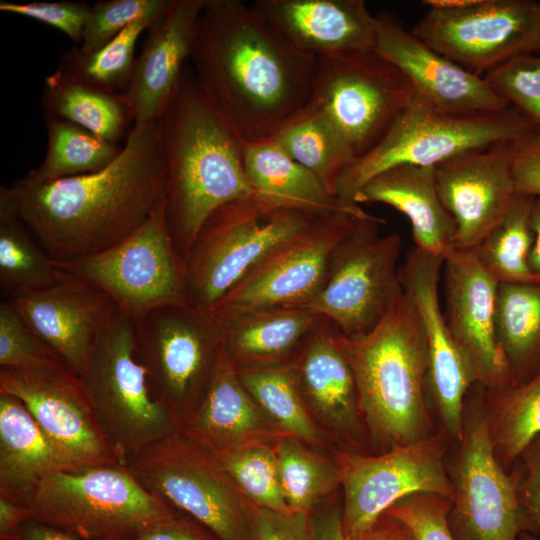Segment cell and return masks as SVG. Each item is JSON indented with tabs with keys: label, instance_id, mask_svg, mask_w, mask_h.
Segmentation results:
<instances>
[{
	"label": "cell",
	"instance_id": "obj_1",
	"mask_svg": "<svg viewBox=\"0 0 540 540\" xmlns=\"http://www.w3.org/2000/svg\"><path fill=\"white\" fill-rule=\"evenodd\" d=\"M190 62L229 126L254 142L273 137L309 107L319 58L295 47L251 4L207 0Z\"/></svg>",
	"mask_w": 540,
	"mask_h": 540
},
{
	"label": "cell",
	"instance_id": "obj_2",
	"mask_svg": "<svg viewBox=\"0 0 540 540\" xmlns=\"http://www.w3.org/2000/svg\"><path fill=\"white\" fill-rule=\"evenodd\" d=\"M167 166L157 123L135 124L118 157L90 174L1 186L17 215L56 262L114 247L148 218L165 195Z\"/></svg>",
	"mask_w": 540,
	"mask_h": 540
},
{
	"label": "cell",
	"instance_id": "obj_3",
	"mask_svg": "<svg viewBox=\"0 0 540 540\" xmlns=\"http://www.w3.org/2000/svg\"><path fill=\"white\" fill-rule=\"evenodd\" d=\"M156 123L167 166V223L186 265L209 216L255 192L245 172L244 141L207 97L191 67L185 66Z\"/></svg>",
	"mask_w": 540,
	"mask_h": 540
},
{
	"label": "cell",
	"instance_id": "obj_4",
	"mask_svg": "<svg viewBox=\"0 0 540 540\" xmlns=\"http://www.w3.org/2000/svg\"><path fill=\"white\" fill-rule=\"evenodd\" d=\"M342 345L354 373L367 437L378 453L436 433L427 397L425 333L406 293L368 334H342Z\"/></svg>",
	"mask_w": 540,
	"mask_h": 540
},
{
	"label": "cell",
	"instance_id": "obj_5",
	"mask_svg": "<svg viewBox=\"0 0 540 540\" xmlns=\"http://www.w3.org/2000/svg\"><path fill=\"white\" fill-rule=\"evenodd\" d=\"M540 128L513 106L492 113L453 115L416 93L380 141L356 158L340 177L336 197L355 203L361 187L380 172L401 164L435 167L461 153L499 142H518Z\"/></svg>",
	"mask_w": 540,
	"mask_h": 540
},
{
	"label": "cell",
	"instance_id": "obj_6",
	"mask_svg": "<svg viewBox=\"0 0 540 540\" xmlns=\"http://www.w3.org/2000/svg\"><path fill=\"white\" fill-rule=\"evenodd\" d=\"M447 460L452 484L448 524L455 540H518L523 532L539 535L521 496V471L497 461L485 408V388L468 391L461 441Z\"/></svg>",
	"mask_w": 540,
	"mask_h": 540
},
{
	"label": "cell",
	"instance_id": "obj_7",
	"mask_svg": "<svg viewBox=\"0 0 540 540\" xmlns=\"http://www.w3.org/2000/svg\"><path fill=\"white\" fill-rule=\"evenodd\" d=\"M80 378L122 465L178 430L156 398L138 355L135 323L118 310L97 336Z\"/></svg>",
	"mask_w": 540,
	"mask_h": 540
},
{
	"label": "cell",
	"instance_id": "obj_8",
	"mask_svg": "<svg viewBox=\"0 0 540 540\" xmlns=\"http://www.w3.org/2000/svg\"><path fill=\"white\" fill-rule=\"evenodd\" d=\"M29 508L33 519L88 540H133L177 513L120 464L52 473L38 484Z\"/></svg>",
	"mask_w": 540,
	"mask_h": 540
},
{
	"label": "cell",
	"instance_id": "obj_9",
	"mask_svg": "<svg viewBox=\"0 0 540 540\" xmlns=\"http://www.w3.org/2000/svg\"><path fill=\"white\" fill-rule=\"evenodd\" d=\"M325 216L275 208L253 195L214 211L186 260L189 305L209 313L260 260Z\"/></svg>",
	"mask_w": 540,
	"mask_h": 540
},
{
	"label": "cell",
	"instance_id": "obj_10",
	"mask_svg": "<svg viewBox=\"0 0 540 540\" xmlns=\"http://www.w3.org/2000/svg\"><path fill=\"white\" fill-rule=\"evenodd\" d=\"M53 262L103 292L134 322L156 308L188 303L186 265L169 231L164 197L142 225L114 247L78 260Z\"/></svg>",
	"mask_w": 540,
	"mask_h": 540
},
{
	"label": "cell",
	"instance_id": "obj_11",
	"mask_svg": "<svg viewBox=\"0 0 540 540\" xmlns=\"http://www.w3.org/2000/svg\"><path fill=\"white\" fill-rule=\"evenodd\" d=\"M385 220L369 215L334 249L326 281L305 308L333 322L348 338L371 332L404 291L398 260L401 236L379 231Z\"/></svg>",
	"mask_w": 540,
	"mask_h": 540
},
{
	"label": "cell",
	"instance_id": "obj_12",
	"mask_svg": "<svg viewBox=\"0 0 540 540\" xmlns=\"http://www.w3.org/2000/svg\"><path fill=\"white\" fill-rule=\"evenodd\" d=\"M125 466L147 490L189 514L218 540H250L248 500L214 455L179 430Z\"/></svg>",
	"mask_w": 540,
	"mask_h": 540
},
{
	"label": "cell",
	"instance_id": "obj_13",
	"mask_svg": "<svg viewBox=\"0 0 540 540\" xmlns=\"http://www.w3.org/2000/svg\"><path fill=\"white\" fill-rule=\"evenodd\" d=\"M411 30L428 46L484 77L509 60L540 51V1L428 0Z\"/></svg>",
	"mask_w": 540,
	"mask_h": 540
},
{
	"label": "cell",
	"instance_id": "obj_14",
	"mask_svg": "<svg viewBox=\"0 0 540 540\" xmlns=\"http://www.w3.org/2000/svg\"><path fill=\"white\" fill-rule=\"evenodd\" d=\"M135 323L138 355L177 429L203 398L222 348V329L187 304L156 308Z\"/></svg>",
	"mask_w": 540,
	"mask_h": 540
},
{
	"label": "cell",
	"instance_id": "obj_15",
	"mask_svg": "<svg viewBox=\"0 0 540 540\" xmlns=\"http://www.w3.org/2000/svg\"><path fill=\"white\" fill-rule=\"evenodd\" d=\"M415 95L408 78L373 50L319 57L308 108L325 117L358 158L380 141Z\"/></svg>",
	"mask_w": 540,
	"mask_h": 540
},
{
	"label": "cell",
	"instance_id": "obj_16",
	"mask_svg": "<svg viewBox=\"0 0 540 540\" xmlns=\"http://www.w3.org/2000/svg\"><path fill=\"white\" fill-rule=\"evenodd\" d=\"M452 442L441 430L419 442L375 455L339 451L346 540H357L397 501L413 493L453 495L447 472Z\"/></svg>",
	"mask_w": 540,
	"mask_h": 540
},
{
	"label": "cell",
	"instance_id": "obj_17",
	"mask_svg": "<svg viewBox=\"0 0 540 540\" xmlns=\"http://www.w3.org/2000/svg\"><path fill=\"white\" fill-rule=\"evenodd\" d=\"M369 215L337 212L319 218L253 266L209 314L224 321L252 311L305 306L323 288L338 243Z\"/></svg>",
	"mask_w": 540,
	"mask_h": 540
},
{
	"label": "cell",
	"instance_id": "obj_18",
	"mask_svg": "<svg viewBox=\"0 0 540 540\" xmlns=\"http://www.w3.org/2000/svg\"><path fill=\"white\" fill-rule=\"evenodd\" d=\"M0 393L18 399L74 469L122 465L107 442L81 378L61 359L0 367Z\"/></svg>",
	"mask_w": 540,
	"mask_h": 540
},
{
	"label": "cell",
	"instance_id": "obj_19",
	"mask_svg": "<svg viewBox=\"0 0 540 540\" xmlns=\"http://www.w3.org/2000/svg\"><path fill=\"white\" fill-rule=\"evenodd\" d=\"M444 258L412 247L399 277L404 293L419 314L427 343V397L443 431L453 444L461 441L465 398L477 383L475 373L455 343L439 303Z\"/></svg>",
	"mask_w": 540,
	"mask_h": 540
},
{
	"label": "cell",
	"instance_id": "obj_20",
	"mask_svg": "<svg viewBox=\"0 0 540 540\" xmlns=\"http://www.w3.org/2000/svg\"><path fill=\"white\" fill-rule=\"evenodd\" d=\"M518 142L470 150L435 166L439 196L456 227L455 249H474L519 195L513 175Z\"/></svg>",
	"mask_w": 540,
	"mask_h": 540
},
{
	"label": "cell",
	"instance_id": "obj_21",
	"mask_svg": "<svg viewBox=\"0 0 540 540\" xmlns=\"http://www.w3.org/2000/svg\"><path fill=\"white\" fill-rule=\"evenodd\" d=\"M443 268L445 320L477 383L491 392L511 386L495 332L499 283L480 264L474 249L452 250Z\"/></svg>",
	"mask_w": 540,
	"mask_h": 540
},
{
	"label": "cell",
	"instance_id": "obj_22",
	"mask_svg": "<svg viewBox=\"0 0 540 540\" xmlns=\"http://www.w3.org/2000/svg\"><path fill=\"white\" fill-rule=\"evenodd\" d=\"M377 20L375 52L397 67L416 93L439 111L472 115L510 106L484 77L440 54L392 16L382 14Z\"/></svg>",
	"mask_w": 540,
	"mask_h": 540
},
{
	"label": "cell",
	"instance_id": "obj_23",
	"mask_svg": "<svg viewBox=\"0 0 540 540\" xmlns=\"http://www.w3.org/2000/svg\"><path fill=\"white\" fill-rule=\"evenodd\" d=\"M289 363L310 413H315L351 450L360 452L367 433L339 328L320 316Z\"/></svg>",
	"mask_w": 540,
	"mask_h": 540
},
{
	"label": "cell",
	"instance_id": "obj_24",
	"mask_svg": "<svg viewBox=\"0 0 540 540\" xmlns=\"http://www.w3.org/2000/svg\"><path fill=\"white\" fill-rule=\"evenodd\" d=\"M9 301L27 326L79 377L97 336L117 311L103 292L62 270L49 287Z\"/></svg>",
	"mask_w": 540,
	"mask_h": 540
},
{
	"label": "cell",
	"instance_id": "obj_25",
	"mask_svg": "<svg viewBox=\"0 0 540 540\" xmlns=\"http://www.w3.org/2000/svg\"><path fill=\"white\" fill-rule=\"evenodd\" d=\"M207 0H172L153 24L123 93L134 125L156 122L172 99L190 60L198 18Z\"/></svg>",
	"mask_w": 540,
	"mask_h": 540
},
{
	"label": "cell",
	"instance_id": "obj_26",
	"mask_svg": "<svg viewBox=\"0 0 540 540\" xmlns=\"http://www.w3.org/2000/svg\"><path fill=\"white\" fill-rule=\"evenodd\" d=\"M251 6L318 58L374 50L378 20L363 0H256Z\"/></svg>",
	"mask_w": 540,
	"mask_h": 540
},
{
	"label": "cell",
	"instance_id": "obj_27",
	"mask_svg": "<svg viewBox=\"0 0 540 540\" xmlns=\"http://www.w3.org/2000/svg\"><path fill=\"white\" fill-rule=\"evenodd\" d=\"M178 430L211 453L285 436L242 385L223 347L203 398Z\"/></svg>",
	"mask_w": 540,
	"mask_h": 540
},
{
	"label": "cell",
	"instance_id": "obj_28",
	"mask_svg": "<svg viewBox=\"0 0 540 540\" xmlns=\"http://www.w3.org/2000/svg\"><path fill=\"white\" fill-rule=\"evenodd\" d=\"M357 205L383 203L405 215L415 247L445 257L455 249V223L438 193L435 167L401 164L368 180L359 190Z\"/></svg>",
	"mask_w": 540,
	"mask_h": 540
},
{
	"label": "cell",
	"instance_id": "obj_29",
	"mask_svg": "<svg viewBox=\"0 0 540 540\" xmlns=\"http://www.w3.org/2000/svg\"><path fill=\"white\" fill-rule=\"evenodd\" d=\"M71 469L25 406L0 393V496L29 507L46 476Z\"/></svg>",
	"mask_w": 540,
	"mask_h": 540
},
{
	"label": "cell",
	"instance_id": "obj_30",
	"mask_svg": "<svg viewBox=\"0 0 540 540\" xmlns=\"http://www.w3.org/2000/svg\"><path fill=\"white\" fill-rule=\"evenodd\" d=\"M244 167L255 195L275 208L317 216L337 212L367 213L361 206L342 204L272 138L244 142Z\"/></svg>",
	"mask_w": 540,
	"mask_h": 540
},
{
	"label": "cell",
	"instance_id": "obj_31",
	"mask_svg": "<svg viewBox=\"0 0 540 540\" xmlns=\"http://www.w3.org/2000/svg\"><path fill=\"white\" fill-rule=\"evenodd\" d=\"M320 316L301 307H279L217 321L222 347L236 370L288 362Z\"/></svg>",
	"mask_w": 540,
	"mask_h": 540
},
{
	"label": "cell",
	"instance_id": "obj_32",
	"mask_svg": "<svg viewBox=\"0 0 540 540\" xmlns=\"http://www.w3.org/2000/svg\"><path fill=\"white\" fill-rule=\"evenodd\" d=\"M495 332L512 385L540 371V281L499 283Z\"/></svg>",
	"mask_w": 540,
	"mask_h": 540
},
{
	"label": "cell",
	"instance_id": "obj_33",
	"mask_svg": "<svg viewBox=\"0 0 540 540\" xmlns=\"http://www.w3.org/2000/svg\"><path fill=\"white\" fill-rule=\"evenodd\" d=\"M44 114L62 119L117 144L134 126L123 94H113L72 81L57 69L44 79Z\"/></svg>",
	"mask_w": 540,
	"mask_h": 540
},
{
	"label": "cell",
	"instance_id": "obj_34",
	"mask_svg": "<svg viewBox=\"0 0 540 540\" xmlns=\"http://www.w3.org/2000/svg\"><path fill=\"white\" fill-rule=\"evenodd\" d=\"M60 275L0 189V288L5 300L45 289Z\"/></svg>",
	"mask_w": 540,
	"mask_h": 540
},
{
	"label": "cell",
	"instance_id": "obj_35",
	"mask_svg": "<svg viewBox=\"0 0 540 540\" xmlns=\"http://www.w3.org/2000/svg\"><path fill=\"white\" fill-rule=\"evenodd\" d=\"M485 408L495 457L510 471L540 436V371L519 385L485 389Z\"/></svg>",
	"mask_w": 540,
	"mask_h": 540
},
{
	"label": "cell",
	"instance_id": "obj_36",
	"mask_svg": "<svg viewBox=\"0 0 540 540\" xmlns=\"http://www.w3.org/2000/svg\"><path fill=\"white\" fill-rule=\"evenodd\" d=\"M271 138L336 197L338 181L356 155L325 117L307 108Z\"/></svg>",
	"mask_w": 540,
	"mask_h": 540
},
{
	"label": "cell",
	"instance_id": "obj_37",
	"mask_svg": "<svg viewBox=\"0 0 540 540\" xmlns=\"http://www.w3.org/2000/svg\"><path fill=\"white\" fill-rule=\"evenodd\" d=\"M238 377L269 419L285 435L319 444L322 434L300 393L290 363L237 370Z\"/></svg>",
	"mask_w": 540,
	"mask_h": 540
},
{
	"label": "cell",
	"instance_id": "obj_38",
	"mask_svg": "<svg viewBox=\"0 0 540 540\" xmlns=\"http://www.w3.org/2000/svg\"><path fill=\"white\" fill-rule=\"evenodd\" d=\"M48 146L42 163L26 176L53 181L97 172L111 164L122 147L74 123L44 114Z\"/></svg>",
	"mask_w": 540,
	"mask_h": 540
},
{
	"label": "cell",
	"instance_id": "obj_39",
	"mask_svg": "<svg viewBox=\"0 0 540 540\" xmlns=\"http://www.w3.org/2000/svg\"><path fill=\"white\" fill-rule=\"evenodd\" d=\"M534 198L519 193L501 221L474 248L480 264L498 283L540 281L529 265L534 240L531 226Z\"/></svg>",
	"mask_w": 540,
	"mask_h": 540
},
{
	"label": "cell",
	"instance_id": "obj_40",
	"mask_svg": "<svg viewBox=\"0 0 540 540\" xmlns=\"http://www.w3.org/2000/svg\"><path fill=\"white\" fill-rule=\"evenodd\" d=\"M151 26L146 20L136 21L106 45L88 54L72 45L61 55L57 70L80 84L123 94L134 71L138 39Z\"/></svg>",
	"mask_w": 540,
	"mask_h": 540
},
{
	"label": "cell",
	"instance_id": "obj_41",
	"mask_svg": "<svg viewBox=\"0 0 540 540\" xmlns=\"http://www.w3.org/2000/svg\"><path fill=\"white\" fill-rule=\"evenodd\" d=\"M278 479L287 505L294 512H306L341 485L337 464L314 452L292 436L274 443Z\"/></svg>",
	"mask_w": 540,
	"mask_h": 540
},
{
	"label": "cell",
	"instance_id": "obj_42",
	"mask_svg": "<svg viewBox=\"0 0 540 540\" xmlns=\"http://www.w3.org/2000/svg\"><path fill=\"white\" fill-rule=\"evenodd\" d=\"M275 442H252L212 454L251 504L292 513L279 484Z\"/></svg>",
	"mask_w": 540,
	"mask_h": 540
},
{
	"label": "cell",
	"instance_id": "obj_43",
	"mask_svg": "<svg viewBox=\"0 0 540 540\" xmlns=\"http://www.w3.org/2000/svg\"><path fill=\"white\" fill-rule=\"evenodd\" d=\"M172 0H105L91 6L84 26L83 53H92L117 37L139 20L155 24L168 10Z\"/></svg>",
	"mask_w": 540,
	"mask_h": 540
},
{
	"label": "cell",
	"instance_id": "obj_44",
	"mask_svg": "<svg viewBox=\"0 0 540 540\" xmlns=\"http://www.w3.org/2000/svg\"><path fill=\"white\" fill-rule=\"evenodd\" d=\"M501 98L540 128V56L525 54L500 65L484 76Z\"/></svg>",
	"mask_w": 540,
	"mask_h": 540
},
{
	"label": "cell",
	"instance_id": "obj_45",
	"mask_svg": "<svg viewBox=\"0 0 540 540\" xmlns=\"http://www.w3.org/2000/svg\"><path fill=\"white\" fill-rule=\"evenodd\" d=\"M61 359L24 322L9 300L0 302V367L26 369Z\"/></svg>",
	"mask_w": 540,
	"mask_h": 540
},
{
	"label": "cell",
	"instance_id": "obj_46",
	"mask_svg": "<svg viewBox=\"0 0 540 540\" xmlns=\"http://www.w3.org/2000/svg\"><path fill=\"white\" fill-rule=\"evenodd\" d=\"M452 498L433 493H413L384 514L401 522L414 540H455L448 524Z\"/></svg>",
	"mask_w": 540,
	"mask_h": 540
},
{
	"label": "cell",
	"instance_id": "obj_47",
	"mask_svg": "<svg viewBox=\"0 0 540 540\" xmlns=\"http://www.w3.org/2000/svg\"><path fill=\"white\" fill-rule=\"evenodd\" d=\"M91 6L84 1H32L15 3L0 1V11L24 16L52 26L71 39L82 42L84 26Z\"/></svg>",
	"mask_w": 540,
	"mask_h": 540
},
{
	"label": "cell",
	"instance_id": "obj_48",
	"mask_svg": "<svg viewBox=\"0 0 540 540\" xmlns=\"http://www.w3.org/2000/svg\"><path fill=\"white\" fill-rule=\"evenodd\" d=\"M248 520L250 540H314L306 512L282 513L249 502Z\"/></svg>",
	"mask_w": 540,
	"mask_h": 540
},
{
	"label": "cell",
	"instance_id": "obj_49",
	"mask_svg": "<svg viewBox=\"0 0 540 540\" xmlns=\"http://www.w3.org/2000/svg\"><path fill=\"white\" fill-rule=\"evenodd\" d=\"M513 175L519 193L540 197V134L517 143Z\"/></svg>",
	"mask_w": 540,
	"mask_h": 540
},
{
	"label": "cell",
	"instance_id": "obj_50",
	"mask_svg": "<svg viewBox=\"0 0 540 540\" xmlns=\"http://www.w3.org/2000/svg\"><path fill=\"white\" fill-rule=\"evenodd\" d=\"M521 496L540 534V436L520 459Z\"/></svg>",
	"mask_w": 540,
	"mask_h": 540
},
{
	"label": "cell",
	"instance_id": "obj_51",
	"mask_svg": "<svg viewBox=\"0 0 540 540\" xmlns=\"http://www.w3.org/2000/svg\"><path fill=\"white\" fill-rule=\"evenodd\" d=\"M133 540H208L178 513L147 528Z\"/></svg>",
	"mask_w": 540,
	"mask_h": 540
},
{
	"label": "cell",
	"instance_id": "obj_52",
	"mask_svg": "<svg viewBox=\"0 0 540 540\" xmlns=\"http://www.w3.org/2000/svg\"><path fill=\"white\" fill-rule=\"evenodd\" d=\"M32 518L29 507L0 496V540H18L21 526Z\"/></svg>",
	"mask_w": 540,
	"mask_h": 540
},
{
	"label": "cell",
	"instance_id": "obj_53",
	"mask_svg": "<svg viewBox=\"0 0 540 540\" xmlns=\"http://www.w3.org/2000/svg\"><path fill=\"white\" fill-rule=\"evenodd\" d=\"M18 540H88L65 529L30 519L19 531Z\"/></svg>",
	"mask_w": 540,
	"mask_h": 540
},
{
	"label": "cell",
	"instance_id": "obj_54",
	"mask_svg": "<svg viewBox=\"0 0 540 540\" xmlns=\"http://www.w3.org/2000/svg\"><path fill=\"white\" fill-rule=\"evenodd\" d=\"M314 540H346L342 511L337 505L330 507L312 522Z\"/></svg>",
	"mask_w": 540,
	"mask_h": 540
},
{
	"label": "cell",
	"instance_id": "obj_55",
	"mask_svg": "<svg viewBox=\"0 0 540 540\" xmlns=\"http://www.w3.org/2000/svg\"><path fill=\"white\" fill-rule=\"evenodd\" d=\"M357 540H414L408 529L398 520L383 514Z\"/></svg>",
	"mask_w": 540,
	"mask_h": 540
},
{
	"label": "cell",
	"instance_id": "obj_56",
	"mask_svg": "<svg viewBox=\"0 0 540 540\" xmlns=\"http://www.w3.org/2000/svg\"><path fill=\"white\" fill-rule=\"evenodd\" d=\"M531 226L534 240L529 265L532 273L540 278V197H535L532 203Z\"/></svg>",
	"mask_w": 540,
	"mask_h": 540
},
{
	"label": "cell",
	"instance_id": "obj_57",
	"mask_svg": "<svg viewBox=\"0 0 540 540\" xmlns=\"http://www.w3.org/2000/svg\"><path fill=\"white\" fill-rule=\"evenodd\" d=\"M518 540H540V538L538 537L537 534H533V533H530V532H523Z\"/></svg>",
	"mask_w": 540,
	"mask_h": 540
}]
</instances>
